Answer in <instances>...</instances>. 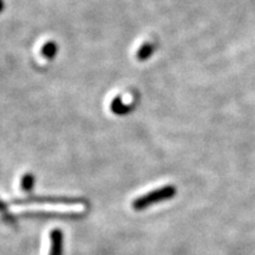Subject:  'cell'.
<instances>
[{
    "instance_id": "obj_1",
    "label": "cell",
    "mask_w": 255,
    "mask_h": 255,
    "mask_svg": "<svg viewBox=\"0 0 255 255\" xmlns=\"http://www.w3.org/2000/svg\"><path fill=\"white\" fill-rule=\"evenodd\" d=\"M175 195H176V188L174 186H164L157 188V189L149 191L144 195L137 197L132 202V208L137 210V212H141V210L149 208V207L154 206L156 203L173 199Z\"/></svg>"
},
{
    "instance_id": "obj_2",
    "label": "cell",
    "mask_w": 255,
    "mask_h": 255,
    "mask_svg": "<svg viewBox=\"0 0 255 255\" xmlns=\"http://www.w3.org/2000/svg\"><path fill=\"white\" fill-rule=\"evenodd\" d=\"M15 205H24V203H64V205H76L83 203L84 200L72 199V197H31V199L15 200Z\"/></svg>"
},
{
    "instance_id": "obj_3",
    "label": "cell",
    "mask_w": 255,
    "mask_h": 255,
    "mask_svg": "<svg viewBox=\"0 0 255 255\" xmlns=\"http://www.w3.org/2000/svg\"><path fill=\"white\" fill-rule=\"evenodd\" d=\"M23 216H30V218H43V219H77L82 214L71 212V213H58V212H27L24 213Z\"/></svg>"
},
{
    "instance_id": "obj_4",
    "label": "cell",
    "mask_w": 255,
    "mask_h": 255,
    "mask_svg": "<svg viewBox=\"0 0 255 255\" xmlns=\"http://www.w3.org/2000/svg\"><path fill=\"white\" fill-rule=\"evenodd\" d=\"M50 255H63V233L59 229L51 232Z\"/></svg>"
},
{
    "instance_id": "obj_5",
    "label": "cell",
    "mask_w": 255,
    "mask_h": 255,
    "mask_svg": "<svg viewBox=\"0 0 255 255\" xmlns=\"http://www.w3.org/2000/svg\"><path fill=\"white\" fill-rule=\"evenodd\" d=\"M111 110L114 111L116 115H127L129 113L130 110H131V107L130 105H127L124 104L122 101H121V98H115V100L111 102Z\"/></svg>"
},
{
    "instance_id": "obj_6",
    "label": "cell",
    "mask_w": 255,
    "mask_h": 255,
    "mask_svg": "<svg viewBox=\"0 0 255 255\" xmlns=\"http://www.w3.org/2000/svg\"><path fill=\"white\" fill-rule=\"evenodd\" d=\"M154 45L152 44H144V45H142L139 47L138 52H137V59L138 60H146L150 57L152 53H154Z\"/></svg>"
},
{
    "instance_id": "obj_7",
    "label": "cell",
    "mask_w": 255,
    "mask_h": 255,
    "mask_svg": "<svg viewBox=\"0 0 255 255\" xmlns=\"http://www.w3.org/2000/svg\"><path fill=\"white\" fill-rule=\"evenodd\" d=\"M34 186V176L32 174H25L23 178H21L20 188L24 193H30L32 188Z\"/></svg>"
},
{
    "instance_id": "obj_8",
    "label": "cell",
    "mask_w": 255,
    "mask_h": 255,
    "mask_svg": "<svg viewBox=\"0 0 255 255\" xmlns=\"http://www.w3.org/2000/svg\"><path fill=\"white\" fill-rule=\"evenodd\" d=\"M57 51H58V47H57L55 43H46L45 45L43 46V49H41V53H43V56L45 57V58L52 59L53 57L56 56Z\"/></svg>"
},
{
    "instance_id": "obj_9",
    "label": "cell",
    "mask_w": 255,
    "mask_h": 255,
    "mask_svg": "<svg viewBox=\"0 0 255 255\" xmlns=\"http://www.w3.org/2000/svg\"><path fill=\"white\" fill-rule=\"evenodd\" d=\"M0 214L2 215V220H4L5 222L9 223V225H14L15 226L14 218H12V215L8 213L7 206H6L1 200H0Z\"/></svg>"
},
{
    "instance_id": "obj_10",
    "label": "cell",
    "mask_w": 255,
    "mask_h": 255,
    "mask_svg": "<svg viewBox=\"0 0 255 255\" xmlns=\"http://www.w3.org/2000/svg\"><path fill=\"white\" fill-rule=\"evenodd\" d=\"M2 7H4V4H2V0H0V12L2 11Z\"/></svg>"
}]
</instances>
